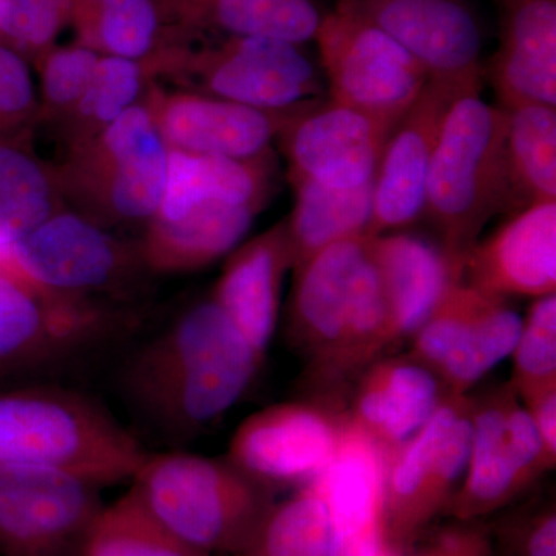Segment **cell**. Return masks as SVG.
<instances>
[{"instance_id": "6da1fadb", "label": "cell", "mask_w": 556, "mask_h": 556, "mask_svg": "<svg viewBox=\"0 0 556 556\" xmlns=\"http://www.w3.org/2000/svg\"><path fill=\"white\" fill-rule=\"evenodd\" d=\"M262 367L225 311L207 298L127 358L119 388L139 426L164 444L179 445L228 415Z\"/></svg>"}, {"instance_id": "7a4b0ae2", "label": "cell", "mask_w": 556, "mask_h": 556, "mask_svg": "<svg viewBox=\"0 0 556 556\" xmlns=\"http://www.w3.org/2000/svg\"><path fill=\"white\" fill-rule=\"evenodd\" d=\"M148 452L94 399L56 386L0 393V467H46L102 486L134 478Z\"/></svg>"}, {"instance_id": "3957f363", "label": "cell", "mask_w": 556, "mask_h": 556, "mask_svg": "<svg viewBox=\"0 0 556 556\" xmlns=\"http://www.w3.org/2000/svg\"><path fill=\"white\" fill-rule=\"evenodd\" d=\"M131 482V490L161 525L207 555L239 554L277 504L276 490L228 456L182 450L148 453Z\"/></svg>"}, {"instance_id": "277c9868", "label": "cell", "mask_w": 556, "mask_h": 556, "mask_svg": "<svg viewBox=\"0 0 556 556\" xmlns=\"http://www.w3.org/2000/svg\"><path fill=\"white\" fill-rule=\"evenodd\" d=\"M508 113L468 93L442 123L426 188V206L442 251L464 269V258L490 218L508 212Z\"/></svg>"}, {"instance_id": "5b68a950", "label": "cell", "mask_w": 556, "mask_h": 556, "mask_svg": "<svg viewBox=\"0 0 556 556\" xmlns=\"http://www.w3.org/2000/svg\"><path fill=\"white\" fill-rule=\"evenodd\" d=\"M169 148L148 102H137L118 119L72 149L54 172L58 189L98 223L150 222L166 188Z\"/></svg>"}, {"instance_id": "8992f818", "label": "cell", "mask_w": 556, "mask_h": 556, "mask_svg": "<svg viewBox=\"0 0 556 556\" xmlns=\"http://www.w3.org/2000/svg\"><path fill=\"white\" fill-rule=\"evenodd\" d=\"M473 397L445 394L417 433L383 455L386 544L405 552L455 496L470 455Z\"/></svg>"}, {"instance_id": "52a82bcc", "label": "cell", "mask_w": 556, "mask_h": 556, "mask_svg": "<svg viewBox=\"0 0 556 556\" xmlns=\"http://www.w3.org/2000/svg\"><path fill=\"white\" fill-rule=\"evenodd\" d=\"M328 100L397 124L427 86L422 65L350 2L338 0L316 35Z\"/></svg>"}, {"instance_id": "ba28073f", "label": "cell", "mask_w": 556, "mask_h": 556, "mask_svg": "<svg viewBox=\"0 0 556 556\" xmlns=\"http://www.w3.org/2000/svg\"><path fill=\"white\" fill-rule=\"evenodd\" d=\"M118 325L100 302L54 294L0 268V378L65 367L102 346Z\"/></svg>"}, {"instance_id": "9c48e42d", "label": "cell", "mask_w": 556, "mask_h": 556, "mask_svg": "<svg viewBox=\"0 0 556 556\" xmlns=\"http://www.w3.org/2000/svg\"><path fill=\"white\" fill-rule=\"evenodd\" d=\"M543 444L510 382L473 397V437L466 473L444 514L477 521L506 507L547 471Z\"/></svg>"}, {"instance_id": "30bf717a", "label": "cell", "mask_w": 556, "mask_h": 556, "mask_svg": "<svg viewBox=\"0 0 556 556\" xmlns=\"http://www.w3.org/2000/svg\"><path fill=\"white\" fill-rule=\"evenodd\" d=\"M299 43L273 38H225L199 51L167 54L195 93L249 108L283 110L327 94V83Z\"/></svg>"}, {"instance_id": "8fae6325", "label": "cell", "mask_w": 556, "mask_h": 556, "mask_svg": "<svg viewBox=\"0 0 556 556\" xmlns=\"http://www.w3.org/2000/svg\"><path fill=\"white\" fill-rule=\"evenodd\" d=\"M522 318L507 299L457 281L409 339L408 356L447 393L468 394L517 345Z\"/></svg>"}, {"instance_id": "7c38bea8", "label": "cell", "mask_w": 556, "mask_h": 556, "mask_svg": "<svg viewBox=\"0 0 556 556\" xmlns=\"http://www.w3.org/2000/svg\"><path fill=\"white\" fill-rule=\"evenodd\" d=\"M102 486L46 467H0V556H83Z\"/></svg>"}, {"instance_id": "4fadbf2b", "label": "cell", "mask_w": 556, "mask_h": 556, "mask_svg": "<svg viewBox=\"0 0 556 556\" xmlns=\"http://www.w3.org/2000/svg\"><path fill=\"white\" fill-rule=\"evenodd\" d=\"M7 268L46 291L91 302L149 270L139 247L123 243L78 212L62 211L11 248Z\"/></svg>"}, {"instance_id": "5bb4252c", "label": "cell", "mask_w": 556, "mask_h": 556, "mask_svg": "<svg viewBox=\"0 0 556 556\" xmlns=\"http://www.w3.org/2000/svg\"><path fill=\"white\" fill-rule=\"evenodd\" d=\"M345 412L327 404L287 402L247 417L230 439L228 457L270 486L305 489L331 463Z\"/></svg>"}, {"instance_id": "9a60e30c", "label": "cell", "mask_w": 556, "mask_h": 556, "mask_svg": "<svg viewBox=\"0 0 556 556\" xmlns=\"http://www.w3.org/2000/svg\"><path fill=\"white\" fill-rule=\"evenodd\" d=\"M396 126L324 98L306 101L277 137L289 181L340 189L372 181Z\"/></svg>"}, {"instance_id": "2e32d148", "label": "cell", "mask_w": 556, "mask_h": 556, "mask_svg": "<svg viewBox=\"0 0 556 556\" xmlns=\"http://www.w3.org/2000/svg\"><path fill=\"white\" fill-rule=\"evenodd\" d=\"M396 40L428 79L481 93L484 65L479 22L466 0H350Z\"/></svg>"}, {"instance_id": "e0dca14e", "label": "cell", "mask_w": 556, "mask_h": 556, "mask_svg": "<svg viewBox=\"0 0 556 556\" xmlns=\"http://www.w3.org/2000/svg\"><path fill=\"white\" fill-rule=\"evenodd\" d=\"M471 93L428 79L415 104L391 131L372 178V206L367 237L412 225L424 214L428 169L442 123L453 102Z\"/></svg>"}, {"instance_id": "ac0fdd59", "label": "cell", "mask_w": 556, "mask_h": 556, "mask_svg": "<svg viewBox=\"0 0 556 556\" xmlns=\"http://www.w3.org/2000/svg\"><path fill=\"white\" fill-rule=\"evenodd\" d=\"M305 102L283 110H263L195 91L156 90L148 105L167 148L251 159L270 149V142Z\"/></svg>"}, {"instance_id": "d6986e66", "label": "cell", "mask_w": 556, "mask_h": 556, "mask_svg": "<svg viewBox=\"0 0 556 556\" xmlns=\"http://www.w3.org/2000/svg\"><path fill=\"white\" fill-rule=\"evenodd\" d=\"M327 507L329 556H376L383 532L382 450L345 415L331 463L308 485Z\"/></svg>"}, {"instance_id": "ffe728a7", "label": "cell", "mask_w": 556, "mask_h": 556, "mask_svg": "<svg viewBox=\"0 0 556 556\" xmlns=\"http://www.w3.org/2000/svg\"><path fill=\"white\" fill-rule=\"evenodd\" d=\"M463 281L500 298L556 294V201L517 212L464 258Z\"/></svg>"}, {"instance_id": "44dd1931", "label": "cell", "mask_w": 556, "mask_h": 556, "mask_svg": "<svg viewBox=\"0 0 556 556\" xmlns=\"http://www.w3.org/2000/svg\"><path fill=\"white\" fill-rule=\"evenodd\" d=\"M500 47L484 76L503 109L556 108V0H497Z\"/></svg>"}, {"instance_id": "7402d4cb", "label": "cell", "mask_w": 556, "mask_h": 556, "mask_svg": "<svg viewBox=\"0 0 556 556\" xmlns=\"http://www.w3.org/2000/svg\"><path fill=\"white\" fill-rule=\"evenodd\" d=\"M445 394L441 380L408 354L380 357L356 379L345 415L387 453L417 433Z\"/></svg>"}, {"instance_id": "603a6c76", "label": "cell", "mask_w": 556, "mask_h": 556, "mask_svg": "<svg viewBox=\"0 0 556 556\" xmlns=\"http://www.w3.org/2000/svg\"><path fill=\"white\" fill-rule=\"evenodd\" d=\"M292 266L283 219L229 255L211 295L263 362L277 328L283 278Z\"/></svg>"}, {"instance_id": "cb8c5ba5", "label": "cell", "mask_w": 556, "mask_h": 556, "mask_svg": "<svg viewBox=\"0 0 556 556\" xmlns=\"http://www.w3.org/2000/svg\"><path fill=\"white\" fill-rule=\"evenodd\" d=\"M368 237L338 241L294 268L288 314L289 345L308 361L309 375L325 364L342 332L351 278Z\"/></svg>"}, {"instance_id": "d4e9b609", "label": "cell", "mask_w": 556, "mask_h": 556, "mask_svg": "<svg viewBox=\"0 0 556 556\" xmlns=\"http://www.w3.org/2000/svg\"><path fill=\"white\" fill-rule=\"evenodd\" d=\"M367 251L390 300L397 343L412 339L447 289L463 281V268L441 247L417 237L404 233L368 237Z\"/></svg>"}, {"instance_id": "484cf974", "label": "cell", "mask_w": 556, "mask_h": 556, "mask_svg": "<svg viewBox=\"0 0 556 556\" xmlns=\"http://www.w3.org/2000/svg\"><path fill=\"white\" fill-rule=\"evenodd\" d=\"M258 208L219 200L193 204L182 217L149 222L139 244L142 262L152 273H190L225 257L247 236Z\"/></svg>"}, {"instance_id": "4316f807", "label": "cell", "mask_w": 556, "mask_h": 556, "mask_svg": "<svg viewBox=\"0 0 556 556\" xmlns=\"http://www.w3.org/2000/svg\"><path fill=\"white\" fill-rule=\"evenodd\" d=\"M274 177L276 161L270 149L251 159L169 149L166 188L153 218L172 222L204 200L226 201L262 211L273 190Z\"/></svg>"}, {"instance_id": "83f0119b", "label": "cell", "mask_w": 556, "mask_h": 556, "mask_svg": "<svg viewBox=\"0 0 556 556\" xmlns=\"http://www.w3.org/2000/svg\"><path fill=\"white\" fill-rule=\"evenodd\" d=\"M394 343L397 340L390 300L379 270L365 249L351 278L338 343L325 364L311 372V379L321 390L339 393Z\"/></svg>"}, {"instance_id": "f1b7e54d", "label": "cell", "mask_w": 556, "mask_h": 556, "mask_svg": "<svg viewBox=\"0 0 556 556\" xmlns=\"http://www.w3.org/2000/svg\"><path fill=\"white\" fill-rule=\"evenodd\" d=\"M182 33L225 38H273L302 43L316 39L321 14L313 0H159Z\"/></svg>"}, {"instance_id": "f546056e", "label": "cell", "mask_w": 556, "mask_h": 556, "mask_svg": "<svg viewBox=\"0 0 556 556\" xmlns=\"http://www.w3.org/2000/svg\"><path fill=\"white\" fill-rule=\"evenodd\" d=\"M295 206L287 219L294 266L338 241L367 237L372 181L357 188H328L313 181L291 182Z\"/></svg>"}, {"instance_id": "4dcf8cb0", "label": "cell", "mask_w": 556, "mask_h": 556, "mask_svg": "<svg viewBox=\"0 0 556 556\" xmlns=\"http://www.w3.org/2000/svg\"><path fill=\"white\" fill-rule=\"evenodd\" d=\"M508 212L556 201V108L507 110Z\"/></svg>"}, {"instance_id": "1f68e13d", "label": "cell", "mask_w": 556, "mask_h": 556, "mask_svg": "<svg viewBox=\"0 0 556 556\" xmlns=\"http://www.w3.org/2000/svg\"><path fill=\"white\" fill-rule=\"evenodd\" d=\"M56 177L16 135L0 137V262L58 211Z\"/></svg>"}, {"instance_id": "d6a6232c", "label": "cell", "mask_w": 556, "mask_h": 556, "mask_svg": "<svg viewBox=\"0 0 556 556\" xmlns=\"http://www.w3.org/2000/svg\"><path fill=\"white\" fill-rule=\"evenodd\" d=\"M159 0H75L68 20L79 43L108 56L146 61L159 43Z\"/></svg>"}, {"instance_id": "836d02e7", "label": "cell", "mask_w": 556, "mask_h": 556, "mask_svg": "<svg viewBox=\"0 0 556 556\" xmlns=\"http://www.w3.org/2000/svg\"><path fill=\"white\" fill-rule=\"evenodd\" d=\"M83 556H211L189 546L153 517L129 490L102 507Z\"/></svg>"}, {"instance_id": "e575fe53", "label": "cell", "mask_w": 556, "mask_h": 556, "mask_svg": "<svg viewBox=\"0 0 556 556\" xmlns=\"http://www.w3.org/2000/svg\"><path fill=\"white\" fill-rule=\"evenodd\" d=\"M144 80V61L101 54L89 87L61 119L68 150L89 141L137 104Z\"/></svg>"}, {"instance_id": "d590c367", "label": "cell", "mask_w": 556, "mask_h": 556, "mask_svg": "<svg viewBox=\"0 0 556 556\" xmlns=\"http://www.w3.org/2000/svg\"><path fill=\"white\" fill-rule=\"evenodd\" d=\"M232 556H329L327 507L313 486L281 501L257 536Z\"/></svg>"}, {"instance_id": "8d00e7d4", "label": "cell", "mask_w": 556, "mask_h": 556, "mask_svg": "<svg viewBox=\"0 0 556 556\" xmlns=\"http://www.w3.org/2000/svg\"><path fill=\"white\" fill-rule=\"evenodd\" d=\"M510 386L519 401L556 387V294L535 299L522 318L517 345L510 354Z\"/></svg>"}, {"instance_id": "74e56055", "label": "cell", "mask_w": 556, "mask_h": 556, "mask_svg": "<svg viewBox=\"0 0 556 556\" xmlns=\"http://www.w3.org/2000/svg\"><path fill=\"white\" fill-rule=\"evenodd\" d=\"M101 54L84 46L47 50L40 62V112L62 119L75 108L93 78Z\"/></svg>"}, {"instance_id": "f35d334b", "label": "cell", "mask_w": 556, "mask_h": 556, "mask_svg": "<svg viewBox=\"0 0 556 556\" xmlns=\"http://www.w3.org/2000/svg\"><path fill=\"white\" fill-rule=\"evenodd\" d=\"M75 0H7L0 35L28 53H46L70 17Z\"/></svg>"}, {"instance_id": "ab89813d", "label": "cell", "mask_w": 556, "mask_h": 556, "mask_svg": "<svg viewBox=\"0 0 556 556\" xmlns=\"http://www.w3.org/2000/svg\"><path fill=\"white\" fill-rule=\"evenodd\" d=\"M40 112L27 62L0 43V137L17 135Z\"/></svg>"}, {"instance_id": "60d3db41", "label": "cell", "mask_w": 556, "mask_h": 556, "mask_svg": "<svg viewBox=\"0 0 556 556\" xmlns=\"http://www.w3.org/2000/svg\"><path fill=\"white\" fill-rule=\"evenodd\" d=\"M497 556H556V511L554 506L535 508L510 518L496 533Z\"/></svg>"}, {"instance_id": "b9f144b4", "label": "cell", "mask_w": 556, "mask_h": 556, "mask_svg": "<svg viewBox=\"0 0 556 556\" xmlns=\"http://www.w3.org/2000/svg\"><path fill=\"white\" fill-rule=\"evenodd\" d=\"M492 533L477 521L460 522L442 530L426 546L404 556H492Z\"/></svg>"}, {"instance_id": "7bdbcfd3", "label": "cell", "mask_w": 556, "mask_h": 556, "mask_svg": "<svg viewBox=\"0 0 556 556\" xmlns=\"http://www.w3.org/2000/svg\"><path fill=\"white\" fill-rule=\"evenodd\" d=\"M522 407L535 427L548 463L556 467V387L521 399Z\"/></svg>"}, {"instance_id": "ee69618b", "label": "cell", "mask_w": 556, "mask_h": 556, "mask_svg": "<svg viewBox=\"0 0 556 556\" xmlns=\"http://www.w3.org/2000/svg\"><path fill=\"white\" fill-rule=\"evenodd\" d=\"M376 556H404V552L397 551V548L388 546V544H383L382 548L378 552Z\"/></svg>"}, {"instance_id": "f6af8a7d", "label": "cell", "mask_w": 556, "mask_h": 556, "mask_svg": "<svg viewBox=\"0 0 556 556\" xmlns=\"http://www.w3.org/2000/svg\"><path fill=\"white\" fill-rule=\"evenodd\" d=\"M7 0H0V22H2L3 9H5Z\"/></svg>"}]
</instances>
